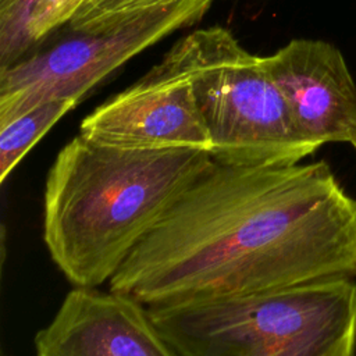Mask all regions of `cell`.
<instances>
[{
	"label": "cell",
	"mask_w": 356,
	"mask_h": 356,
	"mask_svg": "<svg viewBox=\"0 0 356 356\" xmlns=\"http://www.w3.org/2000/svg\"><path fill=\"white\" fill-rule=\"evenodd\" d=\"M356 278V200L320 160L214 163L132 250L108 289L145 306Z\"/></svg>",
	"instance_id": "1"
},
{
	"label": "cell",
	"mask_w": 356,
	"mask_h": 356,
	"mask_svg": "<svg viewBox=\"0 0 356 356\" xmlns=\"http://www.w3.org/2000/svg\"><path fill=\"white\" fill-rule=\"evenodd\" d=\"M214 160L200 149H127L81 134L57 153L43 193V241L72 286L110 282Z\"/></svg>",
	"instance_id": "2"
},
{
	"label": "cell",
	"mask_w": 356,
	"mask_h": 356,
	"mask_svg": "<svg viewBox=\"0 0 356 356\" xmlns=\"http://www.w3.org/2000/svg\"><path fill=\"white\" fill-rule=\"evenodd\" d=\"M179 356H355L356 278L147 307Z\"/></svg>",
	"instance_id": "3"
},
{
	"label": "cell",
	"mask_w": 356,
	"mask_h": 356,
	"mask_svg": "<svg viewBox=\"0 0 356 356\" xmlns=\"http://www.w3.org/2000/svg\"><path fill=\"white\" fill-rule=\"evenodd\" d=\"M161 63L191 83L214 163L291 165L318 149L299 129L261 57L243 49L228 29H196Z\"/></svg>",
	"instance_id": "4"
},
{
	"label": "cell",
	"mask_w": 356,
	"mask_h": 356,
	"mask_svg": "<svg viewBox=\"0 0 356 356\" xmlns=\"http://www.w3.org/2000/svg\"><path fill=\"white\" fill-rule=\"evenodd\" d=\"M213 0H172L107 17L0 71V124L50 99L76 102L127 60L200 21Z\"/></svg>",
	"instance_id": "5"
},
{
	"label": "cell",
	"mask_w": 356,
	"mask_h": 356,
	"mask_svg": "<svg viewBox=\"0 0 356 356\" xmlns=\"http://www.w3.org/2000/svg\"><path fill=\"white\" fill-rule=\"evenodd\" d=\"M79 134L127 149L210 150L191 83L163 63L86 115Z\"/></svg>",
	"instance_id": "6"
},
{
	"label": "cell",
	"mask_w": 356,
	"mask_h": 356,
	"mask_svg": "<svg viewBox=\"0 0 356 356\" xmlns=\"http://www.w3.org/2000/svg\"><path fill=\"white\" fill-rule=\"evenodd\" d=\"M33 343L35 356H179L147 306L99 288L74 286Z\"/></svg>",
	"instance_id": "7"
},
{
	"label": "cell",
	"mask_w": 356,
	"mask_h": 356,
	"mask_svg": "<svg viewBox=\"0 0 356 356\" xmlns=\"http://www.w3.org/2000/svg\"><path fill=\"white\" fill-rule=\"evenodd\" d=\"M261 63L307 139L356 142V83L334 44L293 39Z\"/></svg>",
	"instance_id": "8"
},
{
	"label": "cell",
	"mask_w": 356,
	"mask_h": 356,
	"mask_svg": "<svg viewBox=\"0 0 356 356\" xmlns=\"http://www.w3.org/2000/svg\"><path fill=\"white\" fill-rule=\"evenodd\" d=\"M75 13V0H0V71L8 68Z\"/></svg>",
	"instance_id": "9"
},
{
	"label": "cell",
	"mask_w": 356,
	"mask_h": 356,
	"mask_svg": "<svg viewBox=\"0 0 356 356\" xmlns=\"http://www.w3.org/2000/svg\"><path fill=\"white\" fill-rule=\"evenodd\" d=\"M78 104L74 99H50L0 124V182L4 184L17 164L44 134Z\"/></svg>",
	"instance_id": "10"
},
{
	"label": "cell",
	"mask_w": 356,
	"mask_h": 356,
	"mask_svg": "<svg viewBox=\"0 0 356 356\" xmlns=\"http://www.w3.org/2000/svg\"><path fill=\"white\" fill-rule=\"evenodd\" d=\"M172 0H82L68 21L70 29H82L107 17L164 4Z\"/></svg>",
	"instance_id": "11"
},
{
	"label": "cell",
	"mask_w": 356,
	"mask_h": 356,
	"mask_svg": "<svg viewBox=\"0 0 356 356\" xmlns=\"http://www.w3.org/2000/svg\"><path fill=\"white\" fill-rule=\"evenodd\" d=\"M82 3V0H75V10L78 8V6Z\"/></svg>",
	"instance_id": "12"
},
{
	"label": "cell",
	"mask_w": 356,
	"mask_h": 356,
	"mask_svg": "<svg viewBox=\"0 0 356 356\" xmlns=\"http://www.w3.org/2000/svg\"><path fill=\"white\" fill-rule=\"evenodd\" d=\"M355 149H356V146H355Z\"/></svg>",
	"instance_id": "13"
}]
</instances>
